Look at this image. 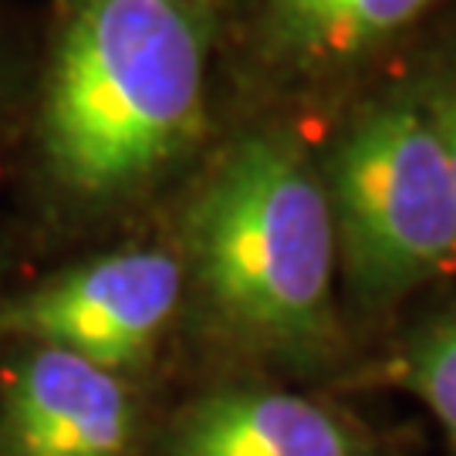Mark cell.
Listing matches in <instances>:
<instances>
[{
	"label": "cell",
	"instance_id": "1",
	"mask_svg": "<svg viewBox=\"0 0 456 456\" xmlns=\"http://www.w3.org/2000/svg\"><path fill=\"white\" fill-rule=\"evenodd\" d=\"M207 102L196 0H68L45 88V152L82 196H118L193 146Z\"/></svg>",
	"mask_w": 456,
	"mask_h": 456
},
{
	"label": "cell",
	"instance_id": "2",
	"mask_svg": "<svg viewBox=\"0 0 456 456\" xmlns=\"http://www.w3.org/2000/svg\"><path fill=\"white\" fill-rule=\"evenodd\" d=\"M196 274L230 328L305 352L331 331L335 227L325 186L281 135L230 149L190 220Z\"/></svg>",
	"mask_w": 456,
	"mask_h": 456
},
{
	"label": "cell",
	"instance_id": "3",
	"mask_svg": "<svg viewBox=\"0 0 456 456\" xmlns=\"http://www.w3.org/2000/svg\"><path fill=\"white\" fill-rule=\"evenodd\" d=\"M325 193L345 281L365 301L406 294L456 264V180L423 102L362 115L335 146Z\"/></svg>",
	"mask_w": 456,
	"mask_h": 456
},
{
	"label": "cell",
	"instance_id": "4",
	"mask_svg": "<svg viewBox=\"0 0 456 456\" xmlns=\"http://www.w3.org/2000/svg\"><path fill=\"white\" fill-rule=\"evenodd\" d=\"M183 274L163 250H118L14 297L0 328L98 369H129L173 318Z\"/></svg>",
	"mask_w": 456,
	"mask_h": 456
},
{
	"label": "cell",
	"instance_id": "5",
	"mask_svg": "<svg viewBox=\"0 0 456 456\" xmlns=\"http://www.w3.org/2000/svg\"><path fill=\"white\" fill-rule=\"evenodd\" d=\"M132 399L115 372L61 348H34L4 395L7 456H126Z\"/></svg>",
	"mask_w": 456,
	"mask_h": 456
},
{
	"label": "cell",
	"instance_id": "6",
	"mask_svg": "<svg viewBox=\"0 0 456 456\" xmlns=\"http://www.w3.org/2000/svg\"><path fill=\"white\" fill-rule=\"evenodd\" d=\"M173 456H359L328 409L291 392L237 389L186 416Z\"/></svg>",
	"mask_w": 456,
	"mask_h": 456
},
{
	"label": "cell",
	"instance_id": "7",
	"mask_svg": "<svg viewBox=\"0 0 456 456\" xmlns=\"http://www.w3.org/2000/svg\"><path fill=\"white\" fill-rule=\"evenodd\" d=\"M436 0H264V48L281 65L322 71L406 31Z\"/></svg>",
	"mask_w": 456,
	"mask_h": 456
},
{
	"label": "cell",
	"instance_id": "8",
	"mask_svg": "<svg viewBox=\"0 0 456 456\" xmlns=\"http://www.w3.org/2000/svg\"><path fill=\"white\" fill-rule=\"evenodd\" d=\"M409 382L456 440V322L433 328L409 359Z\"/></svg>",
	"mask_w": 456,
	"mask_h": 456
},
{
	"label": "cell",
	"instance_id": "9",
	"mask_svg": "<svg viewBox=\"0 0 456 456\" xmlns=\"http://www.w3.org/2000/svg\"><path fill=\"white\" fill-rule=\"evenodd\" d=\"M426 112L433 118V126L440 132L443 149H446V159H450V169H453L456 180V78L453 82L436 85L429 95L423 98Z\"/></svg>",
	"mask_w": 456,
	"mask_h": 456
}]
</instances>
